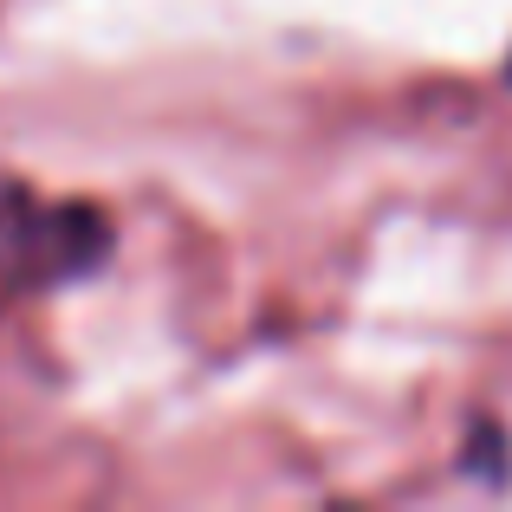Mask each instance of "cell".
Returning <instances> with one entry per match:
<instances>
[{"mask_svg": "<svg viewBox=\"0 0 512 512\" xmlns=\"http://www.w3.org/2000/svg\"><path fill=\"white\" fill-rule=\"evenodd\" d=\"M98 253H104V221L91 208H33L13 221V234L0 227V279H7V292L72 279Z\"/></svg>", "mask_w": 512, "mask_h": 512, "instance_id": "obj_1", "label": "cell"}]
</instances>
